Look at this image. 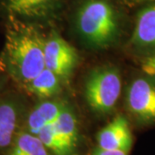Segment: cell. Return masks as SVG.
Returning <instances> with one entry per match:
<instances>
[{"instance_id":"6da1fadb","label":"cell","mask_w":155,"mask_h":155,"mask_svg":"<svg viewBox=\"0 0 155 155\" xmlns=\"http://www.w3.org/2000/svg\"><path fill=\"white\" fill-rule=\"evenodd\" d=\"M0 67L18 84L25 85L45 67V39L35 23L8 17Z\"/></svg>"},{"instance_id":"7a4b0ae2","label":"cell","mask_w":155,"mask_h":155,"mask_svg":"<svg viewBox=\"0 0 155 155\" xmlns=\"http://www.w3.org/2000/svg\"><path fill=\"white\" fill-rule=\"evenodd\" d=\"M74 22L84 44L95 49L110 48L120 35V14L111 0H80Z\"/></svg>"},{"instance_id":"3957f363","label":"cell","mask_w":155,"mask_h":155,"mask_svg":"<svg viewBox=\"0 0 155 155\" xmlns=\"http://www.w3.org/2000/svg\"><path fill=\"white\" fill-rule=\"evenodd\" d=\"M121 92L122 77L116 67H96L86 76L84 95L87 104L95 113H110L117 104Z\"/></svg>"},{"instance_id":"277c9868","label":"cell","mask_w":155,"mask_h":155,"mask_svg":"<svg viewBox=\"0 0 155 155\" xmlns=\"http://www.w3.org/2000/svg\"><path fill=\"white\" fill-rule=\"evenodd\" d=\"M126 105L139 122L155 124V77L134 78L127 89Z\"/></svg>"},{"instance_id":"5b68a950","label":"cell","mask_w":155,"mask_h":155,"mask_svg":"<svg viewBox=\"0 0 155 155\" xmlns=\"http://www.w3.org/2000/svg\"><path fill=\"white\" fill-rule=\"evenodd\" d=\"M44 61L46 68L67 82L77 67V50L54 30L45 39Z\"/></svg>"},{"instance_id":"8992f818","label":"cell","mask_w":155,"mask_h":155,"mask_svg":"<svg viewBox=\"0 0 155 155\" xmlns=\"http://www.w3.org/2000/svg\"><path fill=\"white\" fill-rule=\"evenodd\" d=\"M65 0H0V11L7 17L24 22H42L54 19Z\"/></svg>"},{"instance_id":"52a82bcc","label":"cell","mask_w":155,"mask_h":155,"mask_svg":"<svg viewBox=\"0 0 155 155\" xmlns=\"http://www.w3.org/2000/svg\"><path fill=\"white\" fill-rule=\"evenodd\" d=\"M129 43L139 52L155 54V1L137 13Z\"/></svg>"},{"instance_id":"ba28073f","label":"cell","mask_w":155,"mask_h":155,"mask_svg":"<svg viewBox=\"0 0 155 155\" xmlns=\"http://www.w3.org/2000/svg\"><path fill=\"white\" fill-rule=\"evenodd\" d=\"M97 140L100 148L129 153L133 146V135L127 118L122 115L116 116L98 132Z\"/></svg>"},{"instance_id":"9c48e42d","label":"cell","mask_w":155,"mask_h":155,"mask_svg":"<svg viewBox=\"0 0 155 155\" xmlns=\"http://www.w3.org/2000/svg\"><path fill=\"white\" fill-rule=\"evenodd\" d=\"M67 104V102L62 99L49 98L41 100L29 111L24 130L35 135H38L42 128L55 122Z\"/></svg>"},{"instance_id":"30bf717a","label":"cell","mask_w":155,"mask_h":155,"mask_svg":"<svg viewBox=\"0 0 155 155\" xmlns=\"http://www.w3.org/2000/svg\"><path fill=\"white\" fill-rule=\"evenodd\" d=\"M21 104L15 97L0 99V150L11 147L18 133Z\"/></svg>"},{"instance_id":"8fae6325","label":"cell","mask_w":155,"mask_h":155,"mask_svg":"<svg viewBox=\"0 0 155 155\" xmlns=\"http://www.w3.org/2000/svg\"><path fill=\"white\" fill-rule=\"evenodd\" d=\"M61 82L62 80L54 72L45 67L36 77L22 87L28 93L40 99H49L60 93Z\"/></svg>"},{"instance_id":"7c38bea8","label":"cell","mask_w":155,"mask_h":155,"mask_svg":"<svg viewBox=\"0 0 155 155\" xmlns=\"http://www.w3.org/2000/svg\"><path fill=\"white\" fill-rule=\"evenodd\" d=\"M56 131L74 152L78 143V122L72 107L67 104L54 122Z\"/></svg>"},{"instance_id":"4fadbf2b","label":"cell","mask_w":155,"mask_h":155,"mask_svg":"<svg viewBox=\"0 0 155 155\" xmlns=\"http://www.w3.org/2000/svg\"><path fill=\"white\" fill-rule=\"evenodd\" d=\"M10 147L8 155H48L38 136L25 130L17 134Z\"/></svg>"},{"instance_id":"5bb4252c","label":"cell","mask_w":155,"mask_h":155,"mask_svg":"<svg viewBox=\"0 0 155 155\" xmlns=\"http://www.w3.org/2000/svg\"><path fill=\"white\" fill-rule=\"evenodd\" d=\"M37 136L42 141L46 148L51 151L54 155L74 154V151L66 143V141L56 131L54 123L42 128Z\"/></svg>"},{"instance_id":"9a60e30c","label":"cell","mask_w":155,"mask_h":155,"mask_svg":"<svg viewBox=\"0 0 155 155\" xmlns=\"http://www.w3.org/2000/svg\"><path fill=\"white\" fill-rule=\"evenodd\" d=\"M141 68L146 75L155 77V54L145 58L141 64Z\"/></svg>"},{"instance_id":"2e32d148","label":"cell","mask_w":155,"mask_h":155,"mask_svg":"<svg viewBox=\"0 0 155 155\" xmlns=\"http://www.w3.org/2000/svg\"><path fill=\"white\" fill-rule=\"evenodd\" d=\"M128 153L121 150H107L97 147L93 151L92 155H127Z\"/></svg>"},{"instance_id":"e0dca14e","label":"cell","mask_w":155,"mask_h":155,"mask_svg":"<svg viewBox=\"0 0 155 155\" xmlns=\"http://www.w3.org/2000/svg\"><path fill=\"white\" fill-rule=\"evenodd\" d=\"M128 3L130 4H134V5H140V4H148L151 2H153L155 0H127Z\"/></svg>"},{"instance_id":"ac0fdd59","label":"cell","mask_w":155,"mask_h":155,"mask_svg":"<svg viewBox=\"0 0 155 155\" xmlns=\"http://www.w3.org/2000/svg\"><path fill=\"white\" fill-rule=\"evenodd\" d=\"M0 89H1V84H0Z\"/></svg>"}]
</instances>
